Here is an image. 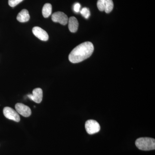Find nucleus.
Wrapping results in <instances>:
<instances>
[{"mask_svg": "<svg viewBox=\"0 0 155 155\" xmlns=\"http://www.w3.org/2000/svg\"><path fill=\"white\" fill-rule=\"evenodd\" d=\"M28 97L35 102L39 104L41 102L43 98L42 90L40 88H36L33 90L32 94L27 95Z\"/></svg>", "mask_w": 155, "mask_h": 155, "instance_id": "6e6552de", "label": "nucleus"}, {"mask_svg": "<svg viewBox=\"0 0 155 155\" xmlns=\"http://www.w3.org/2000/svg\"><path fill=\"white\" fill-rule=\"evenodd\" d=\"M81 5L79 3H77L74 6V11L76 13H78L80 11Z\"/></svg>", "mask_w": 155, "mask_h": 155, "instance_id": "dca6fc26", "label": "nucleus"}, {"mask_svg": "<svg viewBox=\"0 0 155 155\" xmlns=\"http://www.w3.org/2000/svg\"><path fill=\"white\" fill-rule=\"evenodd\" d=\"M114 7L113 0H106L104 11L106 13L109 14L113 10Z\"/></svg>", "mask_w": 155, "mask_h": 155, "instance_id": "f8f14e48", "label": "nucleus"}, {"mask_svg": "<svg viewBox=\"0 0 155 155\" xmlns=\"http://www.w3.org/2000/svg\"><path fill=\"white\" fill-rule=\"evenodd\" d=\"M80 13L82 16L84 17L85 19H88L90 16V11H89V9L87 8H83L81 9Z\"/></svg>", "mask_w": 155, "mask_h": 155, "instance_id": "ddd939ff", "label": "nucleus"}, {"mask_svg": "<svg viewBox=\"0 0 155 155\" xmlns=\"http://www.w3.org/2000/svg\"><path fill=\"white\" fill-rule=\"evenodd\" d=\"M17 19L19 22H28L30 19V15L28 11L26 9H23L17 15Z\"/></svg>", "mask_w": 155, "mask_h": 155, "instance_id": "9d476101", "label": "nucleus"}, {"mask_svg": "<svg viewBox=\"0 0 155 155\" xmlns=\"http://www.w3.org/2000/svg\"><path fill=\"white\" fill-rule=\"evenodd\" d=\"M106 0H98L97 2V7L101 11H104Z\"/></svg>", "mask_w": 155, "mask_h": 155, "instance_id": "4468645a", "label": "nucleus"}, {"mask_svg": "<svg viewBox=\"0 0 155 155\" xmlns=\"http://www.w3.org/2000/svg\"><path fill=\"white\" fill-rule=\"evenodd\" d=\"M32 32L36 37L43 41H47L48 40V35L45 31L39 27H34L32 29Z\"/></svg>", "mask_w": 155, "mask_h": 155, "instance_id": "0eeeda50", "label": "nucleus"}, {"mask_svg": "<svg viewBox=\"0 0 155 155\" xmlns=\"http://www.w3.org/2000/svg\"><path fill=\"white\" fill-rule=\"evenodd\" d=\"M51 18L53 22H58L63 25H67L69 19L66 14L60 11L54 13L52 15Z\"/></svg>", "mask_w": 155, "mask_h": 155, "instance_id": "39448f33", "label": "nucleus"}, {"mask_svg": "<svg viewBox=\"0 0 155 155\" xmlns=\"http://www.w3.org/2000/svg\"><path fill=\"white\" fill-rule=\"evenodd\" d=\"M85 129L89 134H93L97 133L101 129V126L98 122L94 120H88L85 124Z\"/></svg>", "mask_w": 155, "mask_h": 155, "instance_id": "7ed1b4c3", "label": "nucleus"}, {"mask_svg": "<svg viewBox=\"0 0 155 155\" xmlns=\"http://www.w3.org/2000/svg\"><path fill=\"white\" fill-rule=\"evenodd\" d=\"M69 30L72 33L76 32L78 29V22L77 19L74 17H70L68 19Z\"/></svg>", "mask_w": 155, "mask_h": 155, "instance_id": "1a4fd4ad", "label": "nucleus"}, {"mask_svg": "<svg viewBox=\"0 0 155 155\" xmlns=\"http://www.w3.org/2000/svg\"><path fill=\"white\" fill-rule=\"evenodd\" d=\"M3 114L7 119L13 120L16 122L20 121V116L17 111L10 107H5L3 110Z\"/></svg>", "mask_w": 155, "mask_h": 155, "instance_id": "20e7f679", "label": "nucleus"}, {"mask_svg": "<svg viewBox=\"0 0 155 155\" xmlns=\"http://www.w3.org/2000/svg\"><path fill=\"white\" fill-rule=\"evenodd\" d=\"M135 145L141 150L149 151L155 149V140L150 137H140L136 140Z\"/></svg>", "mask_w": 155, "mask_h": 155, "instance_id": "f03ea898", "label": "nucleus"}, {"mask_svg": "<svg viewBox=\"0 0 155 155\" xmlns=\"http://www.w3.org/2000/svg\"><path fill=\"white\" fill-rule=\"evenodd\" d=\"M94 47L91 42L86 41L73 49L69 56V61L73 64L80 63L91 56Z\"/></svg>", "mask_w": 155, "mask_h": 155, "instance_id": "f257e3e1", "label": "nucleus"}, {"mask_svg": "<svg viewBox=\"0 0 155 155\" xmlns=\"http://www.w3.org/2000/svg\"><path fill=\"white\" fill-rule=\"evenodd\" d=\"M15 109L18 114L25 117H29L31 115L30 108L21 103H17L15 105Z\"/></svg>", "mask_w": 155, "mask_h": 155, "instance_id": "423d86ee", "label": "nucleus"}, {"mask_svg": "<svg viewBox=\"0 0 155 155\" xmlns=\"http://www.w3.org/2000/svg\"><path fill=\"white\" fill-rule=\"evenodd\" d=\"M23 1V0H9V5L11 7H14Z\"/></svg>", "mask_w": 155, "mask_h": 155, "instance_id": "2eb2a0df", "label": "nucleus"}, {"mask_svg": "<svg viewBox=\"0 0 155 155\" xmlns=\"http://www.w3.org/2000/svg\"><path fill=\"white\" fill-rule=\"evenodd\" d=\"M52 5L49 3L45 4L42 10V15L45 18H48L51 15L52 13Z\"/></svg>", "mask_w": 155, "mask_h": 155, "instance_id": "9b49d317", "label": "nucleus"}]
</instances>
